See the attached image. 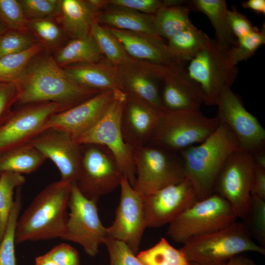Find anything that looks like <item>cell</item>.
<instances>
[{"label":"cell","instance_id":"1","mask_svg":"<svg viewBox=\"0 0 265 265\" xmlns=\"http://www.w3.org/2000/svg\"><path fill=\"white\" fill-rule=\"evenodd\" d=\"M35 57L17 83V105L53 102L67 109L102 92L72 80L53 57Z\"/></svg>","mask_w":265,"mask_h":265},{"label":"cell","instance_id":"2","mask_svg":"<svg viewBox=\"0 0 265 265\" xmlns=\"http://www.w3.org/2000/svg\"><path fill=\"white\" fill-rule=\"evenodd\" d=\"M71 183L53 182L34 198L18 218L15 243L61 238L67 220Z\"/></svg>","mask_w":265,"mask_h":265},{"label":"cell","instance_id":"3","mask_svg":"<svg viewBox=\"0 0 265 265\" xmlns=\"http://www.w3.org/2000/svg\"><path fill=\"white\" fill-rule=\"evenodd\" d=\"M239 149L230 129L220 123L216 130L203 142L181 152L186 178L191 184L198 200L213 193L216 178L229 157Z\"/></svg>","mask_w":265,"mask_h":265},{"label":"cell","instance_id":"4","mask_svg":"<svg viewBox=\"0 0 265 265\" xmlns=\"http://www.w3.org/2000/svg\"><path fill=\"white\" fill-rule=\"evenodd\" d=\"M220 125L218 119L204 115L200 109L172 110L164 108L150 141L172 152L201 143Z\"/></svg>","mask_w":265,"mask_h":265},{"label":"cell","instance_id":"5","mask_svg":"<svg viewBox=\"0 0 265 265\" xmlns=\"http://www.w3.org/2000/svg\"><path fill=\"white\" fill-rule=\"evenodd\" d=\"M187 260L198 265H224L233 256L245 252L265 254L243 223L229 226L183 244L180 249Z\"/></svg>","mask_w":265,"mask_h":265},{"label":"cell","instance_id":"6","mask_svg":"<svg viewBox=\"0 0 265 265\" xmlns=\"http://www.w3.org/2000/svg\"><path fill=\"white\" fill-rule=\"evenodd\" d=\"M238 216L230 204L217 194L197 200L169 224L168 235L185 244L222 229Z\"/></svg>","mask_w":265,"mask_h":265},{"label":"cell","instance_id":"7","mask_svg":"<svg viewBox=\"0 0 265 265\" xmlns=\"http://www.w3.org/2000/svg\"><path fill=\"white\" fill-rule=\"evenodd\" d=\"M136 179L133 188L143 198L186 177L182 160L169 151L147 145L132 148Z\"/></svg>","mask_w":265,"mask_h":265},{"label":"cell","instance_id":"8","mask_svg":"<svg viewBox=\"0 0 265 265\" xmlns=\"http://www.w3.org/2000/svg\"><path fill=\"white\" fill-rule=\"evenodd\" d=\"M126 98V94L120 91L99 121L75 141L80 145L96 144L106 147L113 155L123 175L133 187L136 170L132 148L125 142L121 126Z\"/></svg>","mask_w":265,"mask_h":265},{"label":"cell","instance_id":"9","mask_svg":"<svg viewBox=\"0 0 265 265\" xmlns=\"http://www.w3.org/2000/svg\"><path fill=\"white\" fill-rule=\"evenodd\" d=\"M227 51L211 38L207 46L188 61L187 72L201 88L207 105H215L223 90L231 87L237 78L238 69L229 61Z\"/></svg>","mask_w":265,"mask_h":265},{"label":"cell","instance_id":"10","mask_svg":"<svg viewBox=\"0 0 265 265\" xmlns=\"http://www.w3.org/2000/svg\"><path fill=\"white\" fill-rule=\"evenodd\" d=\"M82 145V158L76 184L81 193L98 202L120 186L123 174L112 153L105 146Z\"/></svg>","mask_w":265,"mask_h":265},{"label":"cell","instance_id":"11","mask_svg":"<svg viewBox=\"0 0 265 265\" xmlns=\"http://www.w3.org/2000/svg\"><path fill=\"white\" fill-rule=\"evenodd\" d=\"M97 202L85 197L75 182L71 183L68 214L63 235L60 238L80 245L85 252L93 257L107 237L106 227L98 214Z\"/></svg>","mask_w":265,"mask_h":265},{"label":"cell","instance_id":"12","mask_svg":"<svg viewBox=\"0 0 265 265\" xmlns=\"http://www.w3.org/2000/svg\"><path fill=\"white\" fill-rule=\"evenodd\" d=\"M255 168L251 154L239 149L226 161L214 183L216 194L225 199L242 219L249 210Z\"/></svg>","mask_w":265,"mask_h":265},{"label":"cell","instance_id":"13","mask_svg":"<svg viewBox=\"0 0 265 265\" xmlns=\"http://www.w3.org/2000/svg\"><path fill=\"white\" fill-rule=\"evenodd\" d=\"M0 126V153L29 143L55 113L66 109L53 102L19 105Z\"/></svg>","mask_w":265,"mask_h":265},{"label":"cell","instance_id":"14","mask_svg":"<svg viewBox=\"0 0 265 265\" xmlns=\"http://www.w3.org/2000/svg\"><path fill=\"white\" fill-rule=\"evenodd\" d=\"M215 105L217 106L216 118L232 131L239 149L250 154L265 150V129L231 87L223 90Z\"/></svg>","mask_w":265,"mask_h":265},{"label":"cell","instance_id":"15","mask_svg":"<svg viewBox=\"0 0 265 265\" xmlns=\"http://www.w3.org/2000/svg\"><path fill=\"white\" fill-rule=\"evenodd\" d=\"M119 186L120 201L114 220L106 227L107 237L124 242L136 254L146 228L144 198L133 188L124 175Z\"/></svg>","mask_w":265,"mask_h":265},{"label":"cell","instance_id":"16","mask_svg":"<svg viewBox=\"0 0 265 265\" xmlns=\"http://www.w3.org/2000/svg\"><path fill=\"white\" fill-rule=\"evenodd\" d=\"M115 67L120 86L127 96L159 111L164 108L158 83L169 67L133 58L131 62Z\"/></svg>","mask_w":265,"mask_h":265},{"label":"cell","instance_id":"17","mask_svg":"<svg viewBox=\"0 0 265 265\" xmlns=\"http://www.w3.org/2000/svg\"><path fill=\"white\" fill-rule=\"evenodd\" d=\"M197 200L194 188L187 179L148 195L143 200L146 228L169 224Z\"/></svg>","mask_w":265,"mask_h":265},{"label":"cell","instance_id":"18","mask_svg":"<svg viewBox=\"0 0 265 265\" xmlns=\"http://www.w3.org/2000/svg\"><path fill=\"white\" fill-rule=\"evenodd\" d=\"M29 144L55 165L61 181L77 182L81 166V145L65 132L53 128L45 129Z\"/></svg>","mask_w":265,"mask_h":265},{"label":"cell","instance_id":"19","mask_svg":"<svg viewBox=\"0 0 265 265\" xmlns=\"http://www.w3.org/2000/svg\"><path fill=\"white\" fill-rule=\"evenodd\" d=\"M120 91H102L80 104L55 113L48 121L46 129L61 131L76 139L99 121Z\"/></svg>","mask_w":265,"mask_h":265},{"label":"cell","instance_id":"20","mask_svg":"<svg viewBox=\"0 0 265 265\" xmlns=\"http://www.w3.org/2000/svg\"><path fill=\"white\" fill-rule=\"evenodd\" d=\"M161 82V98L163 106L166 109L197 110L205 103L201 88L190 77L184 65L168 67Z\"/></svg>","mask_w":265,"mask_h":265},{"label":"cell","instance_id":"21","mask_svg":"<svg viewBox=\"0 0 265 265\" xmlns=\"http://www.w3.org/2000/svg\"><path fill=\"white\" fill-rule=\"evenodd\" d=\"M104 27L132 58L165 67L183 65L158 35Z\"/></svg>","mask_w":265,"mask_h":265},{"label":"cell","instance_id":"22","mask_svg":"<svg viewBox=\"0 0 265 265\" xmlns=\"http://www.w3.org/2000/svg\"><path fill=\"white\" fill-rule=\"evenodd\" d=\"M126 96L121 120L124 139L132 148L146 145L157 125L161 111Z\"/></svg>","mask_w":265,"mask_h":265},{"label":"cell","instance_id":"23","mask_svg":"<svg viewBox=\"0 0 265 265\" xmlns=\"http://www.w3.org/2000/svg\"><path fill=\"white\" fill-rule=\"evenodd\" d=\"M63 69L72 80L84 87L101 91L122 90L115 66L105 58L98 62L74 64Z\"/></svg>","mask_w":265,"mask_h":265},{"label":"cell","instance_id":"24","mask_svg":"<svg viewBox=\"0 0 265 265\" xmlns=\"http://www.w3.org/2000/svg\"><path fill=\"white\" fill-rule=\"evenodd\" d=\"M102 11L88 0L60 1V13L62 24L72 39L90 34L91 25Z\"/></svg>","mask_w":265,"mask_h":265},{"label":"cell","instance_id":"25","mask_svg":"<svg viewBox=\"0 0 265 265\" xmlns=\"http://www.w3.org/2000/svg\"><path fill=\"white\" fill-rule=\"evenodd\" d=\"M189 10L204 14L209 18L215 32L217 45L228 51L237 44L228 20V8L224 0H193L187 2Z\"/></svg>","mask_w":265,"mask_h":265},{"label":"cell","instance_id":"26","mask_svg":"<svg viewBox=\"0 0 265 265\" xmlns=\"http://www.w3.org/2000/svg\"><path fill=\"white\" fill-rule=\"evenodd\" d=\"M97 22L112 28L158 35L154 27V14H144L122 6L108 4L99 14Z\"/></svg>","mask_w":265,"mask_h":265},{"label":"cell","instance_id":"27","mask_svg":"<svg viewBox=\"0 0 265 265\" xmlns=\"http://www.w3.org/2000/svg\"><path fill=\"white\" fill-rule=\"evenodd\" d=\"M184 1L162 0V4L154 14V27L156 33L167 40L193 25L189 16V9Z\"/></svg>","mask_w":265,"mask_h":265},{"label":"cell","instance_id":"28","mask_svg":"<svg viewBox=\"0 0 265 265\" xmlns=\"http://www.w3.org/2000/svg\"><path fill=\"white\" fill-rule=\"evenodd\" d=\"M47 159L28 143L0 153V176L5 172L20 174L36 170Z\"/></svg>","mask_w":265,"mask_h":265},{"label":"cell","instance_id":"29","mask_svg":"<svg viewBox=\"0 0 265 265\" xmlns=\"http://www.w3.org/2000/svg\"><path fill=\"white\" fill-rule=\"evenodd\" d=\"M105 58L95 40L90 34L81 38L72 39L62 47L54 58L62 66L78 63L100 61Z\"/></svg>","mask_w":265,"mask_h":265},{"label":"cell","instance_id":"30","mask_svg":"<svg viewBox=\"0 0 265 265\" xmlns=\"http://www.w3.org/2000/svg\"><path fill=\"white\" fill-rule=\"evenodd\" d=\"M210 38L192 25L168 40L172 53L183 62L189 61L207 45Z\"/></svg>","mask_w":265,"mask_h":265},{"label":"cell","instance_id":"31","mask_svg":"<svg viewBox=\"0 0 265 265\" xmlns=\"http://www.w3.org/2000/svg\"><path fill=\"white\" fill-rule=\"evenodd\" d=\"M42 49V44L37 42L24 51L0 58V80L17 84L30 62Z\"/></svg>","mask_w":265,"mask_h":265},{"label":"cell","instance_id":"32","mask_svg":"<svg viewBox=\"0 0 265 265\" xmlns=\"http://www.w3.org/2000/svg\"><path fill=\"white\" fill-rule=\"evenodd\" d=\"M137 257L144 265H191L182 251L174 248L164 238L140 252Z\"/></svg>","mask_w":265,"mask_h":265},{"label":"cell","instance_id":"33","mask_svg":"<svg viewBox=\"0 0 265 265\" xmlns=\"http://www.w3.org/2000/svg\"><path fill=\"white\" fill-rule=\"evenodd\" d=\"M90 34L95 40L105 58L113 65L126 64L132 59L114 36L97 21L92 24Z\"/></svg>","mask_w":265,"mask_h":265},{"label":"cell","instance_id":"34","mask_svg":"<svg viewBox=\"0 0 265 265\" xmlns=\"http://www.w3.org/2000/svg\"><path fill=\"white\" fill-rule=\"evenodd\" d=\"M25 182V177L18 173L5 172L0 176V242L14 204V190Z\"/></svg>","mask_w":265,"mask_h":265},{"label":"cell","instance_id":"35","mask_svg":"<svg viewBox=\"0 0 265 265\" xmlns=\"http://www.w3.org/2000/svg\"><path fill=\"white\" fill-rule=\"evenodd\" d=\"M22 206L21 187L16 189L15 201L0 242V265H16L15 244L17 222Z\"/></svg>","mask_w":265,"mask_h":265},{"label":"cell","instance_id":"36","mask_svg":"<svg viewBox=\"0 0 265 265\" xmlns=\"http://www.w3.org/2000/svg\"><path fill=\"white\" fill-rule=\"evenodd\" d=\"M265 44V25L248 35L237 40L236 45L227 51L230 63L235 66L251 57L262 45Z\"/></svg>","mask_w":265,"mask_h":265},{"label":"cell","instance_id":"37","mask_svg":"<svg viewBox=\"0 0 265 265\" xmlns=\"http://www.w3.org/2000/svg\"><path fill=\"white\" fill-rule=\"evenodd\" d=\"M243 223L252 238L265 247V200L251 196L249 210Z\"/></svg>","mask_w":265,"mask_h":265},{"label":"cell","instance_id":"38","mask_svg":"<svg viewBox=\"0 0 265 265\" xmlns=\"http://www.w3.org/2000/svg\"><path fill=\"white\" fill-rule=\"evenodd\" d=\"M0 20L8 29L27 32L29 21L20 0H0Z\"/></svg>","mask_w":265,"mask_h":265},{"label":"cell","instance_id":"39","mask_svg":"<svg viewBox=\"0 0 265 265\" xmlns=\"http://www.w3.org/2000/svg\"><path fill=\"white\" fill-rule=\"evenodd\" d=\"M37 42L27 32L7 29L0 37V58L24 51Z\"/></svg>","mask_w":265,"mask_h":265},{"label":"cell","instance_id":"40","mask_svg":"<svg viewBox=\"0 0 265 265\" xmlns=\"http://www.w3.org/2000/svg\"><path fill=\"white\" fill-rule=\"evenodd\" d=\"M110 265H144L124 242L107 237L104 240Z\"/></svg>","mask_w":265,"mask_h":265},{"label":"cell","instance_id":"41","mask_svg":"<svg viewBox=\"0 0 265 265\" xmlns=\"http://www.w3.org/2000/svg\"><path fill=\"white\" fill-rule=\"evenodd\" d=\"M26 17L32 19L46 18L60 13V0H20Z\"/></svg>","mask_w":265,"mask_h":265},{"label":"cell","instance_id":"42","mask_svg":"<svg viewBox=\"0 0 265 265\" xmlns=\"http://www.w3.org/2000/svg\"><path fill=\"white\" fill-rule=\"evenodd\" d=\"M29 28H31L42 41L48 45L57 43L61 38L60 28L47 18L32 19L29 21Z\"/></svg>","mask_w":265,"mask_h":265},{"label":"cell","instance_id":"43","mask_svg":"<svg viewBox=\"0 0 265 265\" xmlns=\"http://www.w3.org/2000/svg\"><path fill=\"white\" fill-rule=\"evenodd\" d=\"M19 88L13 82L0 80V126L7 119L19 97Z\"/></svg>","mask_w":265,"mask_h":265},{"label":"cell","instance_id":"44","mask_svg":"<svg viewBox=\"0 0 265 265\" xmlns=\"http://www.w3.org/2000/svg\"><path fill=\"white\" fill-rule=\"evenodd\" d=\"M57 265H80L78 251L66 243H60L47 253Z\"/></svg>","mask_w":265,"mask_h":265},{"label":"cell","instance_id":"45","mask_svg":"<svg viewBox=\"0 0 265 265\" xmlns=\"http://www.w3.org/2000/svg\"><path fill=\"white\" fill-rule=\"evenodd\" d=\"M228 20L231 29L237 40L243 38L258 28L253 26L247 18L236 7L228 10Z\"/></svg>","mask_w":265,"mask_h":265},{"label":"cell","instance_id":"46","mask_svg":"<svg viewBox=\"0 0 265 265\" xmlns=\"http://www.w3.org/2000/svg\"><path fill=\"white\" fill-rule=\"evenodd\" d=\"M108 5L122 6L142 13L153 15L162 4L159 0H107Z\"/></svg>","mask_w":265,"mask_h":265},{"label":"cell","instance_id":"47","mask_svg":"<svg viewBox=\"0 0 265 265\" xmlns=\"http://www.w3.org/2000/svg\"><path fill=\"white\" fill-rule=\"evenodd\" d=\"M250 193L265 200V169L256 165Z\"/></svg>","mask_w":265,"mask_h":265},{"label":"cell","instance_id":"48","mask_svg":"<svg viewBox=\"0 0 265 265\" xmlns=\"http://www.w3.org/2000/svg\"><path fill=\"white\" fill-rule=\"evenodd\" d=\"M242 6L248 8L259 14H265V0H248L242 2Z\"/></svg>","mask_w":265,"mask_h":265},{"label":"cell","instance_id":"49","mask_svg":"<svg viewBox=\"0 0 265 265\" xmlns=\"http://www.w3.org/2000/svg\"><path fill=\"white\" fill-rule=\"evenodd\" d=\"M224 265H257L243 253L237 254L230 259Z\"/></svg>","mask_w":265,"mask_h":265},{"label":"cell","instance_id":"50","mask_svg":"<svg viewBox=\"0 0 265 265\" xmlns=\"http://www.w3.org/2000/svg\"><path fill=\"white\" fill-rule=\"evenodd\" d=\"M255 164L265 169V150L251 154Z\"/></svg>","mask_w":265,"mask_h":265},{"label":"cell","instance_id":"51","mask_svg":"<svg viewBox=\"0 0 265 265\" xmlns=\"http://www.w3.org/2000/svg\"><path fill=\"white\" fill-rule=\"evenodd\" d=\"M35 265H57L48 255L39 256L35 259Z\"/></svg>","mask_w":265,"mask_h":265},{"label":"cell","instance_id":"52","mask_svg":"<svg viewBox=\"0 0 265 265\" xmlns=\"http://www.w3.org/2000/svg\"><path fill=\"white\" fill-rule=\"evenodd\" d=\"M7 28L4 25V24L0 20V37L7 30Z\"/></svg>","mask_w":265,"mask_h":265},{"label":"cell","instance_id":"53","mask_svg":"<svg viewBox=\"0 0 265 265\" xmlns=\"http://www.w3.org/2000/svg\"><path fill=\"white\" fill-rule=\"evenodd\" d=\"M191 263V265H198L195 263Z\"/></svg>","mask_w":265,"mask_h":265}]
</instances>
